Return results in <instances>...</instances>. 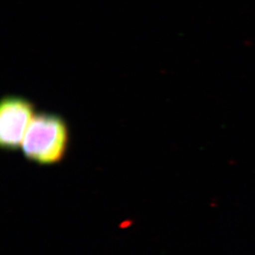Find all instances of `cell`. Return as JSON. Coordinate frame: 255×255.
<instances>
[{
    "label": "cell",
    "instance_id": "7a4b0ae2",
    "mask_svg": "<svg viewBox=\"0 0 255 255\" xmlns=\"http://www.w3.org/2000/svg\"><path fill=\"white\" fill-rule=\"evenodd\" d=\"M35 117L34 107L29 101L7 97L0 107V146L5 150H16Z\"/></svg>",
    "mask_w": 255,
    "mask_h": 255
},
{
    "label": "cell",
    "instance_id": "6da1fadb",
    "mask_svg": "<svg viewBox=\"0 0 255 255\" xmlns=\"http://www.w3.org/2000/svg\"><path fill=\"white\" fill-rule=\"evenodd\" d=\"M68 139V127L64 119L53 114H40L27 128L22 143L23 153L37 164H56L64 158Z\"/></svg>",
    "mask_w": 255,
    "mask_h": 255
}]
</instances>
